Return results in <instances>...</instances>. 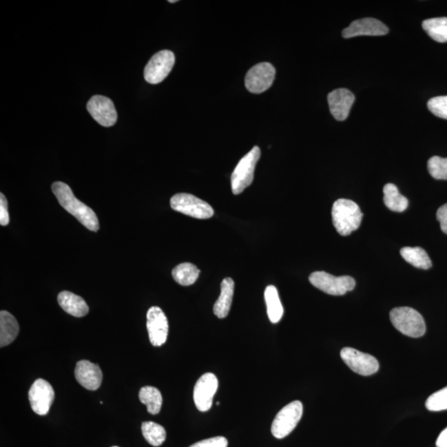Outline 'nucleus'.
Segmentation results:
<instances>
[{
  "instance_id": "obj_1",
  "label": "nucleus",
  "mask_w": 447,
  "mask_h": 447,
  "mask_svg": "<svg viewBox=\"0 0 447 447\" xmlns=\"http://www.w3.org/2000/svg\"><path fill=\"white\" fill-rule=\"evenodd\" d=\"M52 190L57 200L65 211L80 221L85 227L92 231H98L99 220L92 208L80 202L67 184L56 182L52 184Z\"/></svg>"
},
{
  "instance_id": "obj_2",
  "label": "nucleus",
  "mask_w": 447,
  "mask_h": 447,
  "mask_svg": "<svg viewBox=\"0 0 447 447\" xmlns=\"http://www.w3.org/2000/svg\"><path fill=\"white\" fill-rule=\"evenodd\" d=\"M332 221L340 236H350L362 224L363 213L353 200L339 199L335 200L331 211Z\"/></svg>"
},
{
  "instance_id": "obj_3",
  "label": "nucleus",
  "mask_w": 447,
  "mask_h": 447,
  "mask_svg": "<svg viewBox=\"0 0 447 447\" xmlns=\"http://www.w3.org/2000/svg\"><path fill=\"white\" fill-rule=\"evenodd\" d=\"M391 322L396 329L409 337L418 338L426 333L422 315L411 307H396L391 311Z\"/></svg>"
},
{
  "instance_id": "obj_4",
  "label": "nucleus",
  "mask_w": 447,
  "mask_h": 447,
  "mask_svg": "<svg viewBox=\"0 0 447 447\" xmlns=\"http://www.w3.org/2000/svg\"><path fill=\"white\" fill-rule=\"evenodd\" d=\"M260 156V149L256 146L240 159L231 175V189L233 194L239 195L251 185L254 171Z\"/></svg>"
},
{
  "instance_id": "obj_5",
  "label": "nucleus",
  "mask_w": 447,
  "mask_h": 447,
  "mask_svg": "<svg viewBox=\"0 0 447 447\" xmlns=\"http://www.w3.org/2000/svg\"><path fill=\"white\" fill-rule=\"evenodd\" d=\"M309 281L315 288L332 296H342L355 287V281L351 276L335 277L323 271L311 273Z\"/></svg>"
},
{
  "instance_id": "obj_6",
  "label": "nucleus",
  "mask_w": 447,
  "mask_h": 447,
  "mask_svg": "<svg viewBox=\"0 0 447 447\" xmlns=\"http://www.w3.org/2000/svg\"><path fill=\"white\" fill-rule=\"evenodd\" d=\"M303 413V406L300 401H293L282 408L274 418L271 426L273 436L282 439L296 428Z\"/></svg>"
},
{
  "instance_id": "obj_7",
  "label": "nucleus",
  "mask_w": 447,
  "mask_h": 447,
  "mask_svg": "<svg viewBox=\"0 0 447 447\" xmlns=\"http://www.w3.org/2000/svg\"><path fill=\"white\" fill-rule=\"evenodd\" d=\"M170 203L174 211L194 218L205 220L214 216V210L210 205L191 194H176L172 196Z\"/></svg>"
},
{
  "instance_id": "obj_8",
  "label": "nucleus",
  "mask_w": 447,
  "mask_h": 447,
  "mask_svg": "<svg viewBox=\"0 0 447 447\" xmlns=\"http://www.w3.org/2000/svg\"><path fill=\"white\" fill-rule=\"evenodd\" d=\"M340 357L351 371L360 375H374L380 368L378 360L374 356L357 351L354 348H343L340 351Z\"/></svg>"
},
{
  "instance_id": "obj_9",
  "label": "nucleus",
  "mask_w": 447,
  "mask_h": 447,
  "mask_svg": "<svg viewBox=\"0 0 447 447\" xmlns=\"http://www.w3.org/2000/svg\"><path fill=\"white\" fill-rule=\"evenodd\" d=\"M276 75V70L271 63H258L246 74V89L253 94L264 92L271 87Z\"/></svg>"
},
{
  "instance_id": "obj_10",
  "label": "nucleus",
  "mask_w": 447,
  "mask_h": 447,
  "mask_svg": "<svg viewBox=\"0 0 447 447\" xmlns=\"http://www.w3.org/2000/svg\"><path fill=\"white\" fill-rule=\"evenodd\" d=\"M175 64L174 53L163 50L156 53L145 69V78L150 84H158L169 75Z\"/></svg>"
},
{
  "instance_id": "obj_11",
  "label": "nucleus",
  "mask_w": 447,
  "mask_h": 447,
  "mask_svg": "<svg viewBox=\"0 0 447 447\" xmlns=\"http://www.w3.org/2000/svg\"><path fill=\"white\" fill-rule=\"evenodd\" d=\"M54 397L52 385L43 379L37 380L28 392L32 409L40 416L47 415Z\"/></svg>"
},
{
  "instance_id": "obj_12",
  "label": "nucleus",
  "mask_w": 447,
  "mask_h": 447,
  "mask_svg": "<svg viewBox=\"0 0 447 447\" xmlns=\"http://www.w3.org/2000/svg\"><path fill=\"white\" fill-rule=\"evenodd\" d=\"M218 384V379L212 373H207L198 380L194 388V399L196 407L200 412H207L211 408Z\"/></svg>"
},
{
  "instance_id": "obj_13",
  "label": "nucleus",
  "mask_w": 447,
  "mask_h": 447,
  "mask_svg": "<svg viewBox=\"0 0 447 447\" xmlns=\"http://www.w3.org/2000/svg\"><path fill=\"white\" fill-rule=\"evenodd\" d=\"M147 328L154 346H161L167 342L169 326L165 313L160 307L152 306L147 311Z\"/></svg>"
},
{
  "instance_id": "obj_14",
  "label": "nucleus",
  "mask_w": 447,
  "mask_h": 447,
  "mask_svg": "<svg viewBox=\"0 0 447 447\" xmlns=\"http://www.w3.org/2000/svg\"><path fill=\"white\" fill-rule=\"evenodd\" d=\"M87 110L98 124L104 127L116 125L118 114L113 101L103 96H94L88 101Z\"/></svg>"
},
{
  "instance_id": "obj_15",
  "label": "nucleus",
  "mask_w": 447,
  "mask_h": 447,
  "mask_svg": "<svg viewBox=\"0 0 447 447\" xmlns=\"http://www.w3.org/2000/svg\"><path fill=\"white\" fill-rule=\"evenodd\" d=\"M388 32V27L380 20L366 18L351 23L342 31V36L344 39H351L359 36H384Z\"/></svg>"
},
{
  "instance_id": "obj_16",
  "label": "nucleus",
  "mask_w": 447,
  "mask_h": 447,
  "mask_svg": "<svg viewBox=\"0 0 447 447\" xmlns=\"http://www.w3.org/2000/svg\"><path fill=\"white\" fill-rule=\"evenodd\" d=\"M327 99L330 112L335 120L346 121L355 100L354 94L347 89H336L328 95Z\"/></svg>"
},
{
  "instance_id": "obj_17",
  "label": "nucleus",
  "mask_w": 447,
  "mask_h": 447,
  "mask_svg": "<svg viewBox=\"0 0 447 447\" xmlns=\"http://www.w3.org/2000/svg\"><path fill=\"white\" fill-rule=\"evenodd\" d=\"M75 376L81 386L92 391H97L103 380L100 366L88 360H81L76 364Z\"/></svg>"
},
{
  "instance_id": "obj_18",
  "label": "nucleus",
  "mask_w": 447,
  "mask_h": 447,
  "mask_svg": "<svg viewBox=\"0 0 447 447\" xmlns=\"http://www.w3.org/2000/svg\"><path fill=\"white\" fill-rule=\"evenodd\" d=\"M57 300L61 309L73 317H85L89 313V306L84 299L68 291L59 293Z\"/></svg>"
},
{
  "instance_id": "obj_19",
  "label": "nucleus",
  "mask_w": 447,
  "mask_h": 447,
  "mask_svg": "<svg viewBox=\"0 0 447 447\" xmlns=\"http://www.w3.org/2000/svg\"><path fill=\"white\" fill-rule=\"evenodd\" d=\"M235 282L231 278H225L221 282L220 295L213 307V311L217 318L223 319L227 317L233 301Z\"/></svg>"
},
{
  "instance_id": "obj_20",
  "label": "nucleus",
  "mask_w": 447,
  "mask_h": 447,
  "mask_svg": "<svg viewBox=\"0 0 447 447\" xmlns=\"http://www.w3.org/2000/svg\"><path fill=\"white\" fill-rule=\"evenodd\" d=\"M19 326L13 315L6 311L0 313V346H9L17 338Z\"/></svg>"
},
{
  "instance_id": "obj_21",
  "label": "nucleus",
  "mask_w": 447,
  "mask_h": 447,
  "mask_svg": "<svg viewBox=\"0 0 447 447\" xmlns=\"http://www.w3.org/2000/svg\"><path fill=\"white\" fill-rule=\"evenodd\" d=\"M264 299L270 322L278 323L284 315V307L280 301V295L276 287L270 285L267 287L264 292Z\"/></svg>"
},
{
  "instance_id": "obj_22",
  "label": "nucleus",
  "mask_w": 447,
  "mask_h": 447,
  "mask_svg": "<svg viewBox=\"0 0 447 447\" xmlns=\"http://www.w3.org/2000/svg\"><path fill=\"white\" fill-rule=\"evenodd\" d=\"M384 202L389 210L403 212L408 207V200L399 194V189L393 183H388L384 187Z\"/></svg>"
},
{
  "instance_id": "obj_23",
  "label": "nucleus",
  "mask_w": 447,
  "mask_h": 447,
  "mask_svg": "<svg viewBox=\"0 0 447 447\" xmlns=\"http://www.w3.org/2000/svg\"><path fill=\"white\" fill-rule=\"evenodd\" d=\"M400 253L405 261L415 268L426 270L433 265L428 253L420 247H404Z\"/></svg>"
},
{
  "instance_id": "obj_24",
  "label": "nucleus",
  "mask_w": 447,
  "mask_h": 447,
  "mask_svg": "<svg viewBox=\"0 0 447 447\" xmlns=\"http://www.w3.org/2000/svg\"><path fill=\"white\" fill-rule=\"evenodd\" d=\"M172 277L180 285L190 286L198 280L200 270L191 262H183L172 270Z\"/></svg>"
},
{
  "instance_id": "obj_25",
  "label": "nucleus",
  "mask_w": 447,
  "mask_h": 447,
  "mask_svg": "<svg viewBox=\"0 0 447 447\" xmlns=\"http://www.w3.org/2000/svg\"><path fill=\"white\" fill-rule=\"evenodd\" d=\"M141 403L147 406V412L156 415L163 406V396L158 388L145 386L141 389L138 395Z\"/></svg>"
},
{
  "instance_id": "obj_26",
  "label": "nucleus",
  "mask_w": 447,
  "mask_h": 447,
  "mask_svg": "<svg viewBox=\"0 0 447 447\" xmlns=\"http://www.w3.org/2000/svg\"><path fill=\"white\" fill-rule=\"evenodd\" d=\"M422 28L436 42L447 43V18L426 19L422 23Z\"/></svg>"
},
{
  "instance_id": "obj_27",
  "label": "nucleus",
  "mask_w": 447,
  "mask_h": 447,
  "mask_svg": "<svg viewBox=\"0 0 447 447\" xmlns=\"http://www.w3.org/2000/svg\"><path fill=\"white\" fill-rule=\"evenodd\" d=\"M142 433L145 440L154 446H160L166 440L165 428L154 422H143Z\"/></svg>"
},
{
  "instance_id": "obj_28",
  "label": "nucleus",
  "mask_w": 447,
  "mask_h": 447,
  "mask_svg": "<svg viewBox=\"0 0 447 447\" xmlns=\"http://www.w3.org/2000/svg\"><path fill=\"white\" fill-rule=\"evenodd\" d=\"M428 168L429 174L433 178L447 180V158L434 156L429 159Z\"/></svg>"
},
{
  "instance_id": "obj_29",
  "label": "nucleus",
  "mask_w": 447,
  "mask_h": 447,
  "mask_svg": "<svg viewBox=\"0 0 447 447\" xmlns=\"http://www.w3.org/2000/svg\"><path fill=\"white\" fill-rule=\"evenodd\" d=\"M426 408L432 412L447 410V387L430 395L426 401Z\"/></svg>"
},
{
  "instance_id": "obj_30",
  "label": "nucleus",
  "mask_w": 447,
  "mask_h": 447,
  "mask_svg": "<svg viewBox=\"0 0 447 447\" xmlns=\"http://www.w3.org/2000/svg\"><path fill=\"white\" fill-rule=\"evenodd\" d=\"M428 107L434 116L447 120V96L433 98L428 101Z\"/></svg>"
},
{
  "instance_id": "obj_31",
  "label": "nucleus",
  "mask_w": 447,
  "mask_h": 447,
  "mask_svg": "<svg viewBox=\"0 0 447 447\" xmlns=\"http://www.w3.org/2000/svg\"><path fill=\"white\" fill-rule=\"evenodd\" d=\"M228 440L224 437H215L206 439L191 445L190 447H227Z\"/></svg>"
},
{
  "instance_id": "obj_32",
  "label": "nucleus",
  "mask_w": 447,
  "mask_h": 447,
  "mask_svg": "<svg viewBox=\"0 0 447 447\" xmlns=\"http://www.w3.org/2000/svg\"><path fill=\"white\" fill-rule=\"evenodd\" d=\"M10 223V214L8 211L7 199L3 194H0V224L6 227Z\"/></svg>"
},
{
  "instance_id": "obj_33",
  "label": "nucleus",
  "mask_w": 447,
  "mask_h": 447,
  "mask_svg": "<svg viewBox=\"0 0 447 447\" xmlns=\"http://www.w3.org/2000/svg\"><path fill=\"white\" fill-rule=\"evenodd\" d=\"M437 219L440 222L442 232L447 235V203L438 209Z\"/></svg>"
},
{
  "instance_id": "obj_34",
  "label": "nucleus",
  "mask_w": 447,
  "mask_h": 447,
  "mask_svg": "<svg viewBox=\"0 0 447 447\" xmlns=\"http://www.w3.org/2000/svg\"><path fill=\"white\" fill-rule=\"evenodd\" d=\"M436 445L437 447H447V428L439 435Z\"/></svg>"
},
{
  "instance_id": "obj_35",
  "label": "nucleus",
  "mask_w": 447,
  "mask_h": 447,
  "mask_svg": "<svg viewBox=\"0 0 447 447\" xmlns=\"http://www.w3.org/2000/svg\"><path fill=\"white\" fill-rule=\"evenodd\" d=\"M176 0H169V3H176Z\"/></svg>"
},
{
  "instance_id": "obj_36",
  "label": "nucleus",
  "mask_w": 447,
  "mask_h": 447,
  "mask_svg": "<svg viewBox=\"0 0 447 447\" xmlns=\"http://www.w3.org/2000/svg\"><path fill=\"white\" fill-rule=\"evenodd\" d=\"M112 447H118V446H112Z\"/></svg>"
}]
</instances>
